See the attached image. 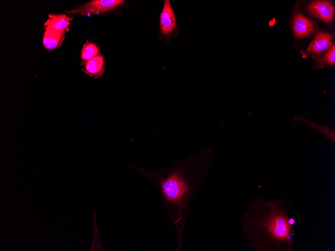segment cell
Wrapping results in <instances>:
<instances>
[{
    "mask_svg": "<svg viewBox=\"0 0 335 251\" xmlns=\"http://www.w3.org/2000/svg\"><path fill=\"white\" fill-rule=\"evenodd\" d=\"M305 123L308 124L311 127L322 132L326 137L334 142V130L329 129L326 127L322 126L315 124L311 122L308 121L304 119H302Z\"/></svg>",
    "mask_w": 335,
    "mask_h": 251,
    "instance_id": "12",
    "label": "cell"
},
{
    "mask_svg": "<svg viewBox=\"0 0 335 251\" xmlns=\"http://www.w3.org/2000/svg\"><path fill=\"white\" fill-rule=\"evenodd\" d=\"M288 202L255 200L243 221L245 235L259 250L289 251L293 246L294 220L288 213Z\"/></svg>",
    "mask_w": 335,
    "mask_h": 251,
    "instance_id": "1",
    "label": "cell"
},
{
    "mask_svg": "<svg viewBox=\"0 0 335 251\" xmlns=\"http://www.w3.org/2000/svg\"><path fill=\"white\" fill-rule=\"evenodd\" d=\"M71 18L65 14H50L48 18L44 23V26L52 29L67 32L69 31V27L71 25Z\"/></svg>",
    "mask_w": 335,
    "mask_h": 251,
    "instance_id": "9",
    "label": "cell"
},
{
    "mask_svg": "<svg viewBox=\"0 0 335 251\" xmlns=\"http://www.w3.org/2000/svg\"><path fill=\"white\" fill-rule=\"evenodd\" d=\"M81 65L82 71L93 79L100 78L105 71L104 57L101 53Z\"/></svg>",
    "mask_w": 335,
    "mask_h": 251,
    "instance_id": "6",
    "label": "cell"
},
{
    "mask_svg": "<svg viewBox=\"0 0 335 251\" xmlns=\"http://www.w3.org/2000/svg\"><path fill=\"white\" fill-rule=\"evenodd\" d=\"M100 53V47L91 40H86L80 52L81 64L91 59Z\"/></svg>",
    "mask_w": 335,
    "mask_h": 251,
    "instance_id": "11",
    "label": "cell"
},
{
    "mask_svg": "<svg viewBox=\"0 0 335 251\" xmlns=\"http://www.w3.org/2000/svg\"><path fill=\"white\" fill-rule=\"evenodd\" d=\"M123 0H92L85 4L65 12L66 15L89 16L107 13L121 5Z\"/></svg>",
    "mask_w": 335,
    "mask_h": 251,
    "instance_id": "3",
    "label": "cell"
},
{
    "mask_svg": "<svg viewBox=\"0 0 335 251\" xmlns=\"http://www.w3.org/2000/svg\"><path fill=\"white\" fill-rule=\"evenodd\" d=\"M177 28L176 17L169 0L163 1L159 14V32L164 37L172 36Z\"/></svg>",
    "mask_w": 335,
    "mask_h": 251,
    "instance_id": "4",
    "label": "cell"
},
{
    "mask_svg": "<svg viewBox=\"0 0 335 251\" xmlns=\"http://www.w3.org/2000/svg\"><path fill=\"white\" fill-rule=\"evenodd\" d=\"M332 36L326 33H318L309 45L306 51L319 54L329 48L332 45Z\"/></svg>",
    "mask_w": 335,
    "mask_h": 251,
    "instance_id": "10",
    "label": "cell"
},
{
    "mask_svg": "<svg viewBox=\"0 0 335 251\" xmlns=\"http://www.w3.org/2000/svg\"><path fill=\"white\" fill-rule=\"evenodd\" d=\"M145 175L157 188L160 199L176 226L179 239L178 250L191 200L199 184L192 182L191 176L183 168L174 169L167 175Z\"/></svg>",
    "mask_w": 335,
    "mask_h": 251,
    "instance_id": "2",
    "label": "cell"
},
{
    "mask_svg": "<svg viewBox=\"0 0 335 251\" xmlns=\"http://www.w3.org/2000/svg\"><path fill=\"white\" fill-rule=\"evenodd\" d=\"M335 46L334 44L329 50L327 53L325 55L323 59V63H327L330 65H334L335 63Z\"/></svg>",
    "mask_w": 335,
    "mask_h": 251,
    "instance_id": "13",
    "label": "cell"
},
{
    "mask_svg": "<svg viewBox=\"0 0 335 251\" xmlns=\"http://www.w3.org/2000/svg\"><path fill=\"white\" fill-rule=\"evenodd\" d=\"M307 12L324 22L329 23L333 20L334 8L332 4L326 1H314L307 7Z\"/></svg>",
    "mask_w": 335,
    "mask_h": 251,
    "instance_id": "5",
    "label": "cell"
},
{
    "mask_svg": "<svg viewBox=\"0 0 335 251\" xmlns=\"http://www.w3.org/2000/svg\"><path fill=\"white\" fill-rule=\"evenodd\" d=\"M313 23L300 14H296L293 23V31L297 38H302L311 34L314 30Z\"/></svg>",
    "mask_w": 335,
    "mask_h": 251,
    "instance_id": "8",
    "label": "cell"
},
{
    "mask_svg": "<svg viewBox=\"0 0 335 251\" xmlns=\"http://www.w3.org/2000/svg\"><path fill=\"white\" fill-rule=\"evenodd\" d=\"M42 43L43 47L48 51H52L62 46L66 32L58 31L44 27Z\"/></svg>",
    "mask_w": 335,
    "mask_h": 251,
    "instance_id": "7",
    "label": "cell"
}]
</instances>
